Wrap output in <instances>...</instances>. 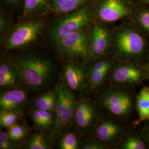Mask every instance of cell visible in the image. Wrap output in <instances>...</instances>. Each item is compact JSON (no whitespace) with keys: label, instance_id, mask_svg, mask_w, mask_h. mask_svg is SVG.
<instances>
[{"label":"cell","instance_id":"cell-26","mask_svg":"<svg viewBox=\"0 0 149 149\" xmlns=\"http://www.w3.org/2000/svg\"><path fill=\"white\" fill-rule=\"evenodd\" d=\"M18 116L16 112L1 111L0 113V124L2 127L10 128L16 124Z\"/></svg>","mask_w":149,"mask_h":149},{"label":"cell","instance_id":"cell-23","mask_svg":"<svg viewBox=\"0 0 149 149\" xmlns=\"http://www.w3.org/2000/svg\"><path fill=\"white\" fill-rule=\"evenodd\" d=\"M27 147L29 149H47L49 145L45 136L41 133L34 134L27 143Z\"/></svg>","mask_w":149,"mask_h":149},{"label":"cell","instance_id":"cell-19","mask_svg":"<svg viewBox=\"0 0 149 149\" xmlns=\"http://www.w3.org/2000/svg\"><path fill=\"white\" fill-rule=\"evenodd\" d=\"M57 104V93L53 91L48 92L39 96L35 102L38 109L47 110L52 113L56 111Z\"/></svg>","mask_w":149,"mask_h":149},{"label":"cell","instance_id":"cell-22","mask_svg":"<svg viewBox=\"0 0 149 149\" xmlns=\"http://www.w3.org/2000/svg\"><path fill=\"white\" fill-rule=\"evenodd\" d=\"M147 144L141 135L132 134L124 139L120 147L123 149H146Z\"/></svg>","mask_w":149,"mask_h":149},{"label":"cell","instance_id":"cell-34","mask_svg":"<svg viewBox=\"0 0 149 149\" xmlns=\"http://www.w3.org/2000/svg\"><path fill=\"white\" fill-rule=\"evenodd\" d=\"M145 2H146L147 3H149V0H144Z\"/></svg>","mask_w":149,"mask_h":149},{"label":"cell","instance_id":"cell-7","mask_svg":"<svg viewBox=\"0 0 149 149\" xmlns=\"http://www.w3.org/2000/svg\"><path fill=\"white\" fill-rule=\"evenodd\" d=\"M55 44L60 53L68 56L87 59L91 56L89 34L86 29L69 33Z\"/></svg>","mask_w":149,"mask_h":149},{"label":"cell","instance_id":"cell-6","mask_svg":"<svg viewBox=\"0 0 149 149\" xmlns=\"http://www.w3.org/2000/svg\"><path fill=\"white\" fill-rule=\"evenodd\" d=\"M110 76L114 84L131 90L148 80L144 63L137 61H120L113 66Z\"/></svg>","mask_w":149,"mask_h":149},{"label":"cell","instance_id":"cell-4","mask_svg":"<svg viewBox=\"0 0 149 149\" xmlns=\"http://www.w3.org/2000/svg\"><path fill=\"white\" fill-rule=\"evenodd\" d=\"M92 11L87 6H82L79 8L65 13L60 17L49 31V36L54 43L71 32L86 29L92 19Z\"/></svg>","mask_w":149,"mask_h":149},{"label":"cell","instance_id":"cell-15","mask_svg":"<svg viewBox=\"0 0 149 149\" xmlns=\"http://www.w3.org/2000/svg\"><path fill=\"white\" fill-rule=\"evenodd\" d=\"M77 103L75 101L74 96L70 91L66 90V105L64 115L59 122L55 125L52 135L55 136L59 130L71 123L74 117Z\"/></svg>","mask_w":149,"mask_h":149},{"label":"cell","instance_id":"cell-17","mask_svg":"<svg viewBox=\"0 0 149 149\" xmlns=\"http://www.w3.org/2000/svg\"><path fill=\"white\" fill-rule=\"evenodd\" d=\"M50 0H24V17H34L42 15L49 8Z\"/></svg>","mask_w":149,"mask_h":149},{"label":"cell","instance_id":"cell-20","mask_svg":"<svg viewBox=\"0 0 149 149\" xmlns=\"http://www.w3.org/2000/svg\"><path fill=\"white\" fill-rule=\"evenodd\" d=\"M86 0H53L55 11L59 13H67L82 7Z\"/></svg>","mask_w":149,"mask_h":149},{"label":"cell","instance_id":"cell-33","mask_svg":"<svg viewBox=\"0 0 149 149\" xmlns=\"http://www.w3.org/2000/svg\"><path fill=\"white\" fill-rule=\"evenodd\" d=\"M144 64L145 68V70H146V76H147V79L149 80V59L146 62H145Z\"/></svg>","mask_w":149,"mask_h":149},{"label":"cell","instance_id":"cell-30","mask_svg":"<svg viewBox=\"0 0 149 149\" xmlns=\"http://www.w3.org/2000/svg\"><path fill=\"white\" fill-rule=\"evenodd\" d=\"M9 25L10 22L7 18V17L1 15L0 18V31L1 34H3L6 32V31L9 27Z\"/></svg>","mask_w":149,"mask_h":149},{"label":"cell","instance_id":"cell-9","mask_svg":"<svg viewBox=\"0 0 149 149\" xmlns=\"http://www.w3.org/2000/svg\"><path fill=\"white\" fill-rule=\"evenodd\" d=\"M130 8L123 0H101L97 14L103 22H113L128 16Z\"/></svg>","mask_w":149,"mask_h":149},{"label":"cell","instance_id":"cell-27","mask_svg":"<svg viewBox=\"0 0 149 149\" xmlns=\"http://www.w3.org/2000/svg\"><path fill=\"white\" fill-rule=\"evenodd\" d=\"M137 23L142 31L149 34V11L141 12L138 16Z\"/></svg>","mask_w":149,"mask_h":149},{"label":"cell","instance_id":"cell-5","mask_svg":"<svg viewBox=\"0 0 149 149\" xmlns=\"http://www.w3.org/2000/svg\"><path fill=\"white\" fill-rule=\"evenodd\" d=\"M44 25L43 19L28 20L18 24L7 33L3 40L5 47L12 50L33 43L40 34Z\"/></svg>","mask_w":149,"mask_h":149},{"label":"cell","instance_id":"cell-11","mask_svg":"<svg viewBox=\"0 0 149 149\" xmlns=\"http://www.w3.org/2000/svg\"><path fill=\"white\" fill-rule=\"evenodd\" d=\"M84 67L76 62H69L65 68V79L66 84L73 91L82 90L86 82Z\"/></svg>","mask_w":149,"mask_h":149},{"label":"cell","instance_id":"cell-13","mask_svg":"<svg viewBox=\"0 0 149 149\" xmlns=\"http://www.w3.org/2000/svg\"><path fill=\"white\" fill-rule=\"evenodd\" d=\"M27 94L24 91L16 89L7 91L0 97L1 109L16 112L25 102Z\"/></svg>","mask_w":149,"mask_h":149},{"label":"cell","instance_id":"cell-12","mask_svg":"<svg viewBox=\"0 0 149 149\" xmlns=\"http://www.w3.org/2000/svg\"><path fill=\"white\" fill-rule=\"evenodd\" d=\"M97 117L96 108L89 100H82L77 103L74 113V122L82 129L89 128Z\"/></svg>","mask_w":149,"mask_h":149},{"label":"cell","instance_id":"cell-1","mask_svg":"<svg viewBox=\"0 0 149 149\" xmlns=\"http://www.w3.org/2000/svg\"><path fill=\"white\" fill-rule=\"evenodd\" d=\"M112 52L120 61L142 63L147 44L143 34L134 27L123 26L112 33Z\"/></svg>","mask_w":149,"mask_h":149},{"label":"cell","instance_id":"cell-29","mask_svg":"<svg viewBox=\"0 0 149 149\" xmlns=\"http://www.w3.org/2000/svg\"><path fill=\"white\" fill-rule=\"evenodd\" d=\"M107 147L106 145L102 144L101 142L98 141L97 140L91 141L90 143H87L83 147L84 149H104Z\"/></svg>","mask_w":149,"mask_h":149},{"label":"cell","instance_id":"cell-31","mask_svg":"<svg viewBox=\"0 0 149 149\" xmlns=\"http://www.w3.org/2000/svg\"><path fill=\"white\" fill-rule=\"evenodd\" d=\"M141 135L149 146V120L146 121V123L142 130Z\"/></svg>","mask_w":149,"mask_h":149},{"label":"cell","instance_id":"cell-21","mask_svg":"<svg viewBox=\"0 0 149 149\" xmlns=\"http://www.w3.org/2000/svg\"><path fill=\"white\" fill-rule=\"evenodd\" d=\"M53 113L47 110L38 109L33 111L32 117L35 124L40 128H48L53 123Z\"/></svg>","mask_w":149,"mask_h":149},{"label":"cell","instance_id":"cell-25","mask_svg":"<svg viewBox=\"0 0 149 149\" xmlns=\"http://www.w3.org/2000/svg\"><path fill=\"white\" fill-rule=\"evenodd\" d=\"M78 139L74 134L68 133L63 136L59 142L61 149H76L78 148Z\"/></svg>","mask_w":149,"mask_h":149},{"label":"cell","instance_id":"cell-16","mask_svg":"<svg viewBox=\"0 0 149 149\" xmlns=\"http://www.w3.org/2000/svg\"><path fill=\"white\" fill-rule=\"evenodd\" d=\"M20 79L15 68L8 62H1L0 65V86L2 87H16Z\"/></svg>","mask_w":149,"mask_h":149},{"label":"cell","instance_id":"cell-24","mask_svg":"<svg viewBox=\"0 0 149 149\" xmlns=\"http://www.w3.org/2000/svg\"><path fill=\"white\" fill-rule=\"evenodd\" d=\"M28 128L23 124H14L8 128V135L12 141H20L28 134Z\"/></svg>","mask_w":149,"mask_h":149},{"label":"cell","instance_id":"cell-14","mask_svg":"<svg viewBox=\"0 0 149 149\" xmlns=\"http://www.w3.org/2000/svg\"><path fill=\"white\" fill-rule=\"evenodd\" d=\"M136 111L138 117L134 123L135 125L149 120V87L143 86L136 98Z\"/></svg>","mask_w":149,"mask_h":149},{"label":"cell","instance_id":"cell-18","mask_svg":"<svg viewBox=\"0 0 149 149\" xmlns=\"http://www.w3.org/2000/svg\"><path fill=\"white\" fill-rule=\"evenodd\" d=\"M113 63L102 69H97L92 67L88 74V80L92 89L96 90L103 85L108 74L111 73L113 68Z\"/></svg>","mask_w":149,"mask_h":149},{"label":"cell","instance_id":"cell-3","mask_svg":"<svg viewBox=\"0 0 149 149\" xmlns=\"http://www.w3.org/2000/svg\"><path fill=\"white\" fill-rule=\"evenodd\" d=\"M130 90L118 87L107 89L102 95V104L113 116L128 119L136 110V96Z\"/></svg>","mask_w":149,"mask_h":149},{"label":"cell","instance_id":"cell-2","mask_svg":"<svg viewBox=\"0 0 149 149\" xmlns=\"http://www.w3.org/2000/svg\"><path fill=\"white\" fill-rule=\"evenodd\" d=\"M19 78L32 88L46 85L51 78L53 65L47 59L37 55L20 57L11 62Z\"/></svg>","mask_w":149,"mask_h":149},{"label":"cell","instance_id":"cell-8","mask_svg":"<svg viewBox=\"0 0 149 149\" xmlns=\"http://www.w3.org/2000/svg\"><path fill=\"white\" fill-rule=\"evenodd\" d=\"M91 55L100 58L108 53L112 45V32L101 24H95L89 33Z\"/></svg>","mask_w":149,"mask_h":149},{"label":"cell","instance_id":"cell-28","mask_svg":"<svg viewBox=\"0 0 149 149\" xmlns=\"http://www.w3.org/2000/svg\"><path fill=\"white\" fill-rule=\"evenodd\" d=\"M18 146L12 143L8 133L2 130L0 132V149H16Z\"/></svg>","mask_w":149,"mask_h":149},{"label":"cell","instance_id":"cell-10","mask_svg":"<svg viewBox=\"0 0 149 149\" xmlns=\"http://www.w3.org/2000/svg\"><path fill=\"white\" fill-rule=\"evenodd\" d=\"M124 129L111 119H103L98 123L95 130L96 140L107 146L122 138Z\"/></svg>","mask_w":149,"mask_h":149},{"label":"cell","instance_id":"cell-32","mask_svg":"<svg viewBox=\"0 0 149 149\" xmlns=\"http://www.w3.org/2000/svg\"><path fill=\"white\" fill-rule=\"evenodd\" d=\"M1 1L6 5L11 7H15L19 3L21 0H1Z\"/></svg>","mask_w":149,"mask_h":149}]
</instances>
